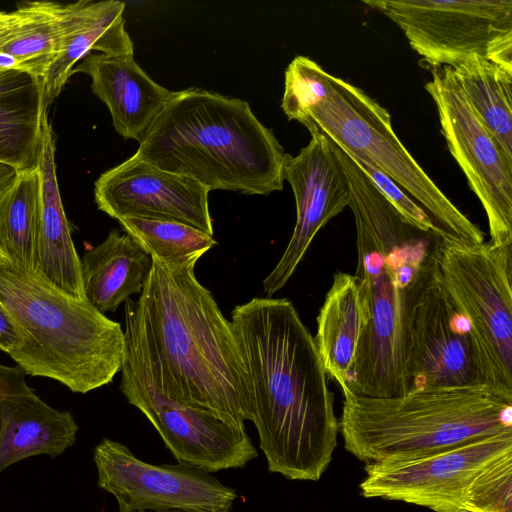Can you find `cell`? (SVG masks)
Listing matches in <instances>:
<instances>
[{
    "label": "cell",
    "mask_w": 512,
    "mask_h": 512,
    "mask_svg": "<svg viewBox=\"0 0 512 512\" xmlns=\"http://www.w3.org/2000/svg\"><path fill=\"white\" fill-rule=\"evenodd\" d=\"M163 512H182V511H178V510H170V511H163Z\"/></svg>",
    "instance_id": "35"
},
{
    "label": "cell",
    "mask_w": 512,
    "mask_h": 512,
    "mask_svg": "<svg viewBox=\"0 0 512 512\" xmlns=\"http://www.w3.org/2000/svg\"><path fill=\"white\" fill-rule=\"evenodd\" d=\"M0 300L17 333L8 355L26 375L51 378L84 394L111 383L121 371L125 333L86 299L5 262L0 264Z\"/></svg>",
    "instance_id": "6"
},
{
    "label": "cell",
    "mask_w": 512,
    "mask_h": 512,
    "mask_svg": "<svg viewBox=\"0 0 512 512\" xmlns=\"http://www.w3.org/2000/svg\"><path fill=\"white\" fill-rule=\"evenodd\" d=\"M80 262L85 299L102 314L116 311L131 295L141 293L152 267V258L118 229H111Z\"/></svg>",
    "instance_id": "21"
},
{
    "label": "cell",
    "mask_w": 512,
    "mask_h": 512,
    "mask_svg": "<svg viewBox=\"0 0 512 512\" xmlns=\"http://www.w3.org/2000/svg\"><path fill=\"white\" fill-rule=\"evenodd\" d=\"M19 170L14 166L0 162V202L12 187L18 176Z\"/></svg>",
    "instance_id": "31"
},
{
    "label": "cell",
    "mask_w": 512,
    "mask_h": 512,
    "mask_svg": "<svg viewBox=\"0 0 512 512\" xmlns=\"http://www.w3.org/2000/svg\"><path fill=\"white\" fill-rule=\"evenodd\" d=\"M231 324L268 470L319 480L337 446L339 421L313 336L287 298H253L233 309Z\"/></svg>",
    "instance_id": "2"
},
{
    "label": "cell",
    "mask_w": 512,
    "mask_h": 512,
    "mask_svg": "<svg viewBox=\"0 0 512 512\" xmlns=\"http://www.w3.org/2000/svg\"><path fill=\"white\" fill-rule=\"evenodd\" d=\"M209 190L281 191L287 153L249 103L199 88L174 92L134 154Z\"/></svg>",
    "instance_id": "4"
},
{
    "label": "cell",
    "mask_w": 512,
    "mask_h": 512,
    "mask_svg": "<svg viewBox=\"0 0 512 512\" xmlns=\"http://www.w3.org/2000/svg\"><path fill=\"white\" fill-rule=\"evenodd\" d=\"M40 217L38 168L19 171L0 202V251L19 271L37 272V240Z\"/></svg>",
    "instance_id": "26"
},
{
    "label": "cell",
    "mask_w": 512,
    "mask_h": 512,
    "mask_svg": "<svg viewBox=\"0 0 512 512\" xmlns=\"http://www.w3.org/2000/svg\"><path fill=\"white\" fill-rule=\"evenodd\" d=\"M406 386L407 393L476 386L495 391L472 325L438 271L411 315Z\"/></svg>",
    "instance_id": "11"
},
{
    "label": "cell",
    "mask_w": 512,
    "mask_h": 512,
    "mask_svg": "<svg viewBox=\"0 0 512 512\" xmlns=\"http://www.w3.org/2000/svg\"><path fill=\"white\" fill-rule=\"evenodd\" d=\"M121 373V392L150 421L178 463L214 473L243 468L258 456L245 427L168 398L125 363Z\"/></svg>",
    "instance_id": "14"
},
{
    "label": "cell",
    "mask_w": 512,
    "mask_h": 512,
    "mask_svg": "<svg viewBox=\"0 0 512 512\" xmlns=\"http://www.w3.org/2000/svg\"><path fill=\"white\" fill-rule=\"evenodd\" d=\"M45 114L38 80L0 65V162L19 171L37 168Z\"/></svg>",
    "instance_id": "23"
},
{
    "label": "cell",
    "mask_w": 512,
    "mask_h": 512,
    "mask_svg": "<svg viewBox=\"0 0 512 512\" xmlns=\"http://www.w3.org/2000/svg\"><path fill=\"white\" fill-rule=\"evenodd\" d=\"M281 108L310 133L320 132L389 176L425 211L444 239L481 244L484 233L418 164L393 130L388 111L362 89L296 56L285 71Z\"/></svg>",
    "instance_id": "5"
},
{
    "label": "cell",
    "mask_w": 512,
    "mask_h": 512,
    "mask_svg": "<svg viewBox=\"0 0 512 512\" xmlns=\"http://www.w3.org/2000/svg\"><path fill=\"white\" fill-rule=\"evenodd\" d=\"M124 8L125 3L118 0L61 4L56 54L40 81L45 111L63 90L74 66L92 50L112 56L134 55V44L125 29Z\"/></svg>",
    "instance_id": "18"
},
{
    "label": "cell",
    "mask_w": 512,
    "mask_h": 512,
    "mask_svg": "<svg viewBox=\"0 0 512 512\" xmlns=\"http://www.w3.org/2000/svg\"><path fill=\"white\" fill-rule=\"evenodd\" d=\"M347 153L408 221L421 230L436 231L432 221L425 211L408 195H406L389 176L373 164L364 161L349 152Z\"/></svg>",
    "instance_id": "29"
},
{
    "label": "cell",
    "mask_w": 512,
    "mask_h": 512,
    "mask_svg": "<svg viewBox=\"0 0 512 512\" xmlns=\"http://www.w3.org/2000/svg\"><path fill=\"white\" fill-rule=\"evenodd\" d=\"M452 69L473 109L512 159V70L477 54Z\"/></svg>",
    "instance_id": "25"
},
{
    "label": "cell",
    "mask_w": 512,
    "mask_h": 512,
    "mask_svg": "<svg viewBox=\"0 0 512 512\" xmlns=\"http://www.w3.org/2000/svg\"><path fill=\"white\" fill-rule=\"evenodd\" d=\"M4 32H5V29H3L2 31H0V44H1L2 40H3Z\"/></svg>",
    "instance_id": "34"
},
{
    "label": "cell",
    "mask_w": 512,
    "mask_h": 512,
    "mask_svg": "<svg viewBox=\"0 0 512 512\" xmlns=\"http://www.w3.org/2000/svg\"><path fill=\"white\" fill-rule=\"evenodd\" d=\"M37 168L40 176L37 273L60 291L77 299H85L81 262L60 196L55 140L48 114L42 119Z\"/></svg>",
    "instance_id": "20"
},
{
    "label": "cell",
    "mask_w": 512,
    "mask_h": 512,
    "mask_svg": "<svg viewBox=\"0 0 512 512\" xmlns=\"http://www.w3.org/2000/svg\"><path fill=\"white\" fill-rule=\"evenodd\" d=\"M395 22L430 71L472 54L512 70L511 0H364Z\"/></svg>",
    "instance_id": "8"
},
{
    "label": "cell",
    "mask_w": 512,
    "mask_h": 512,
    "mask_svg": "<svg viewBox=\"0 0 512 512\" xmlns=\"http://www.w3.org/2000/svg\"><path fill=\"white\" fill-rule=\"evenodd\" d=\"M209 192L197 180L161 170L135 155L102 173L94 186L98 209L116 220L176 221L213 236Z\"/></svg>",
    "instance_id": "16"
},
{
    "label": "cell",
    "mask_w": 512,
    "mask_h": 512,
    "mask_svg": "<svg viewBox=\"0 0 512 512\" xmlns=\"http://www.w3.org/2000/svg\"><path fill=\"white\" fill-rule=\"evenodd\" d=\"M469 512H512V451L483 468L470 484Z\"/></svg>",
    "instance_id": "28"
},
{
    "label": "cell",
    "mask_w": 512,
    "mask_h": 512,
    "mask_svg": "<svg viewBox=\"0 0 512 512\" xmlns=\"http://www.w3.org/2000/svg\"><path fill=\"white\" fill-rule=\"evenodd\" d=\"M310 134L297 156H286L284 179L295 196L296 224L283 255L263 280L268 298L286 285L318 231L349 205L348 181L330 141L320 132Z\"/></svg>",
    "instance_id": "15"
},
{
    "label": "cell",
    "mask_w": 512,
    "mask_h": 512,
    "mask_svg": "<svg viewBox=\"0 0 512 512\" xmlns=\"http://www.w3.org/2000/svg\"><path fill=\"white\" fill-rule=\"evenodd\" d=\"M439 277L469 319L492 388L512 399V243L464 244L442 239Z\"/></svg>",
    "instance_id": "9"
},
{
    "label": "cell",
    "mask_w": 512,
    "mask_h": 512,
    "mask_svg": "<svg viewBox=\"0 0 512 512\" xmlns=\"http://www.w3.org/2000/svg\"><path fill=\"white\" fill-rule=\"evenodd\" d=\"M75 72L90 76L92 91L108 107L115 130L138 142L174 95L151 79L133 56L90 53Z\"/></svg>",
    "instance_id": "19"
},
{
    "label": "cell",
    "mask_w": 512,
    "mask_h": 512,
    "mask_svg": "<svg viewBox=\"0 0 512 512\" xmlns=\"http://www.w3.org/2000/svg\"><path fill=\"white\" fill-rule=\"evenodd\" d=\"M17 345L15 325L0 300V350L7 354Z\"/></svg>",
    "instance_id": "30"
},
{
    "label": "cell",
    "mask_w": 512,
    "mask_h": 512,
    "mask_svg": "<svg viewBox=\"0 0 512 512\" xmlns=\"http://www.w3.org/2000/svg\"><path fill=\"white\" fill-rule=\"evenodd\" d=\"M512 451V432L474 440L421 457L368 463L365 498L402 501L434 512H469L467 491L489 463Z\"/></svg>",
    "instance_id": "13"
},
{
    "label": "cell",
    "mask_w": 512,
    "mask_h": 512,
    "mask_svg": "<svg viewBox=\"0 0 512 512\" xmlns=\"http://www.w3.org/2000/svg\"><path fill=\"white\" fill-rule=\"evenodd\" d=\"M25 376L18 365L0 364V473L31 456L56 457L76 440L72 414L41 400Z\"/></svg>",
    "instance_id": "17"
},
{
    "label": "cell",
    "mask_w": 512,
    "mask_h": 512,
    "mask_svg": "<svg viewBox=\"0 0 512 512\" xmlns=\"http://www.w3.org/2000/svg\"><path fill=\"white\" fill-rule=\"evenodd\" d=\"M10 21V12L0 11V31L5 29Z\"/></svg>",
    "instance_id": "32"
},
{
    "label": "cell",
    "mask_w": 512,
    "mask_h": 512,
    "mask_svg": "<svg viewBox=\"0 0 512 512\" xmlns=\"http://www.w3.org/2000/svg\"><path fill=\"white\" fill-rule=\"evenodd\" d=\"M98 486L113 495L119 512H230L238 495L210 473L186 464H151L117 441L93 450Z\"/></svg>",
    "instance_id": "12"
},
{
    "label": "cell",
    "mask_w": 512,
    "mask_h": 512,
    "mask_svg": "<svg viewBox=\"0 0 512 512\" xmlns=\"http://www.w3.org/2000/svg\"><path fill=\"white\" fill-rule=\"evenodd\" d=\"M431 74L425 89L437 108L448 149L484 208L489 242L512 243V159L473 109L453 69L443 66Z\"/></svg>",
    "instance_id": "10"
},
{
    "label": "cell",
    "mask_w": 512,
    "mask_h": 512,
    "mask_svg": "<svg viewBox=\"0 0 512 512\" xmlns=\"http://www.w3.org/2000/svg\"><path fill=\"white\" fill-rule=\"evenodd\" d=\"M117 221L152 259L170 269L196 264L217 244L213 236L181 222L139 217Z\"/></svg>",
    "instance_id": "27"
},
{
    "label": "cell",
    "mask_w": 512,
    "mask_h": 512,
    "mask_svg": "<svg viewBox=\"0 0 512 512\" xmlns=\"http://www.w3.org/2000/svg\"><path fill=\"white\" fill-rule=\"evenodd\" d=\"M155 259L138 300L125 302L127 364L168 398L245 427L248 371L231 321L195 275Z\"/></svg>",
    "instance_id": "1"
},
{
    "label": "cell",
    "mask_w": 512,
    "mask_h": 512,
    "mask_svg": "<svg viewBox=\"0 0 512 512\" xmlns=\"http://www.w3.org/2000/svg\"><path fill=\"white\" fill-rule=\"evenodd\" d=\"M7 262L6 258L4 257V255L2 254V252L0 251V264H3Z\"/></svg>",
    "instance_id": "33"
},
{
    "label": "cell",
    "mask_w": 512,
    "mask_h": 512,
    "mask_svg": "<svg viewBox=\"0 0 512 512\" xmlns=\"http://www.w3.org/2000/svg\"><path fill=\"white\" fill-rule=\"evenodd\" d=\"M343 396L339 431L346 450L367 464L413 459L512 432V399L484 386Z\"/></svg>",
    "instance_id": "7"
},
{
    "label": "cell",
    "mask_w": 512,
    "mask_h": 512,
    "mask_svg": "<svg viewBox=\"0 0 512 512\" xmlns=\"http://www.w3.org/2000/svg\"><path fill=\"white\" fill-rule=\"evenodd\" d=\"M314 342L324 369L343 390L363 330V310L355 275L337 272L317 316Z\"/></svg>",
    "instance_id": "22"
},
{
    "label": "cell",
    "mask_w": 512,
    "mask_h": 512,
    "mask_svg": "<svg viewBox=\"0 0 512 512\" xmlns=\"http://www.w3.org/2000/svg\"><path fill=\"white\" fill-rule=\"evenodd\" d=\"M349 185L356 226L363 330L344 393L394 397L407 393L406 364L413 308L438 271L443 239L408 221L330 139Z\"/></svg>",
    "instance_id": "3"
},
{
    "label": "cell",
    "mask_w": 512,
    "mask_h": 512,
    "mask_svg": "<svg viewBox=\"0 0 512 512\" xmlns=\"http://www.w3.org/2000/svg\"><path fill=\"white\" fill-rule=\"evenodd\" d=\"M61 3L26 1L10 12L0 44V65L25 72L38 82L53 61L60 32Z\"/></svg>",
    "instance_id": "24"
}]
</instances>
